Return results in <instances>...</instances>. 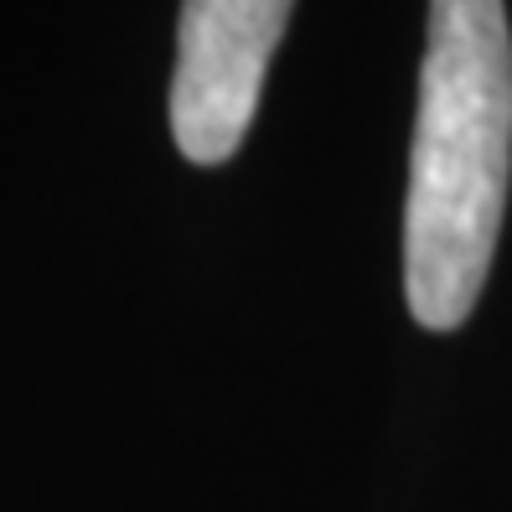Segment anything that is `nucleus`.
<instances>
[{"mask_svg": "<svg viewBox=\"0 0 512 512\" xmlns=\"http://www.w3.org/2000/svg\"><path fill=\"white\" fill-rule=\"evenodd\" d=\"M512 171V32L502 0H430L419 73L404 295L419 326L456 331L487 285Z\"/></svg>", "mask_w": 512, "mask_h": 512, "instance_id": "f257e3e1", "label": "nucleus"}, {"mask_svg": "<svg viewBox=\"0 0 512 512\" xmlns=\"http://www.w3.org/2000/svg\"><path fill=\"white\" fill-rule=\"evenodd\" d=\"M290 6L295 0H182L171 135L187 161L223 166L244 145Z\"/></svg>", "mask_w": 512, "mask_h": 512, "instance_id": "f03ea898", "label": "nucleus"}]
</instances>
